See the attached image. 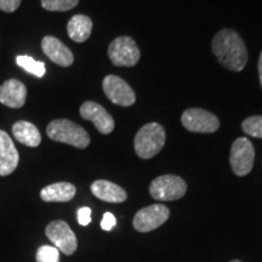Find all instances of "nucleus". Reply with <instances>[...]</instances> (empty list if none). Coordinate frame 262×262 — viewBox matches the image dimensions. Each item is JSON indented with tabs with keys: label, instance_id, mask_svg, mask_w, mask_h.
I'll return each mask as SVG.
<instances>
[{
	"label": "nucleus",
	"instance_id": "nucleus-12",
	"mask_svg": "<svg viewBox=\"0 0 262 262\" xmlns=\"http://www.w3.org/2000/svg\"><path fill=\"white\" fill-rule=\"evenodd\" d=\"M41 49L50 60L62 67H70L74 62L72 51L57 38L47 35L41 40Z\"/></svg>",
	"mask_w": 262,
	"mask_h": 262
},
{
	"label": "nucleus",
	"instance_id": "nucleus-14",
	"mask_svg": "<svg viewBox=\"0 0 262 262\" xmlns=\"http://www.w3.org/2000/svg\"><path fill=\"white\" fill-rule=\"evenodd\" d=\"M26 97H27V88L17 79H9L0 85V103L6 107H24Z\"/></svg>",
	"mask_w": 262,
	"mask_h": 262
},
{
	"label": "nucleus",
	"instance_id": "nucleus-6",
	"mask_svg": "<svg viewBox=\"0 0 262 262\" xmlns=\"http://www.w3.org/2000/svg\"><path fill=\"white\" fill-rule=\"evenodd\" d=\"M182 125L192 133L211 134L220 127L219 118L202 108H189L182 113Z\"/></svg>",
	"mask_w": 262,
	"mask_h": 262
},
{
	"label": "nucleus",
	"instance_id": "nucleus-20",
	"mask_svg": "<svg viewBox=\"0 0 262 262\" xmlns=\"http://www.w3.org/2000/svg\"><path fill=\"white\" fill-rule=\"evenodd\" d=\"M244 133L249 136L262 139V116L249 117L242 123Z\"/></svg>",
	"mask_w": 262,
	"mask_h": 262
},
{
	"label": "nucleus",
	"instance_id": "nucleus-1",
	"mask_svg": "<svg viewBox=\"0 0 262 262\" xmlns=\"http://www.w3.org/2000/svg\"><path fill=\"white\" fill-rule=\"evenodd\" d=\"M211 49L217 60L227 70L233 72L244 70L248 62V50L237 32L222 29L212 39Z\"/></svg>",
	"mask_w": 262,
	"mask_h": 262
},
{
	"label": "nucleus",
	"instance_id": "nucleus-26",
	"mask_svg": "<svg viewBox=\"0 0 262 262\" xmlns=\"http://www.w3.org/2000/svg\"><path fill=\"white\" fill-rule=\"evenodd\" d=\"M258 75H260V83L262 86V51L260 55V60H258Z\"/></svg>",
	"mask_w": 262,
	"mask_h": 262
},
{
	"label": "nucleus",
	"instance_id": "nucleus-25",
	"mask_svg": "<svg viewBox=\"0 0 262 262\" xmlns=\"http://www.w3.org/2000/svg\"><path fill=\"white\" fill-rule=\"evenodd\" d=\"M78 222L81 226H88L91 222V209L90 208H86V206H84V208H80L79 210H78Z\"/></svg>",
	"mask_w": 262,
	"mask_h": 262
},
{
	"label": "nucleus",
	"instance_id": "nucleus-23",
	"mask_svg": "<svg viewBox=\"0 0 262 262\" xmlns=\"http://www.w3.org/2000/svg\"><path fill=\"white\" fill-rule=\"evenodd\" d=\"M117 225V219L112 212H104L102 221H101V228L104 231H112Z\"/></svg>",
	"mask_w": 262,
	"mask_h": 262
},
{
	"label": "nucleus",
	"instance_id": "nucleus-24",
	"mask_svg": "<svg viewBox=\"0 0 262 262\" xmlns=\"http://www.w3.org/2000/svg\"><path fill=\"white\" fill-rule=\"evenodd\" d=\"M21 5V0H0V10L5 12H14Z\"/></svg>",
	"mask_w": 262,
	"mask_h": 262
},
{
	"label": "nucleus",
	"instance_id": "nucleus-3",
	"mask_svg": "<svg viewBox=\"0 0 262 262\" xmlns=\"http://www.w3.org/2000/svg\"><path fill=\"white\" fill-rule=\"evenodd\" d=\"M165 143V130L158 123H148L136 134L134 146L136 155L142 159H149L158 155Z\"/></svg>",
	"mask_w": 262,
	"mask_h": 262
},
{
	"label": "nucleus",
	"instance_id": "nucleus-10",
	"mask_svg": "<svg viewBox=\"0 0 262 262\" xmlns=\"http://www.w3.org/2000/svg\"><path fill=\"white\" fill-rule=\"evenodd\" d=\"M45 233H47V237L54 243L55 247L63 254L72 255L77 250V237H75L74 232L72 231L67 222L61 220L50 222L47 226Z\"/></svg>",
	"mask_w": 262,
	"mask_h": 262
},
{
	"label": "nucleus",
	"instance_id": "nucleus-21",
	"mask_svg": "<svg viewBox=\"0 0 262 262\" xmlns=\"http://www.w3.org/2000/svg\"><path fill=\"white\" fill-rule=\"evenodd\" d=\"M41 6L48 11H68L78 5L79 0H40Z\"/></svg>",
	"mask_w": 262,
	"mask_h": 262
},
{
	"label": "nucleus",
	"instance_id": "nucleus-13",
	"mask_svg": "<svg viewBox=\"0 0 262 262\" xmlns=\"http://www.w3.org/2000/svg\"><path fill=\"white\" fill-rule=\"evenodd\" d=\"M18 160V152L9 134L0 130V176H8L14 172Z\"/></svg>",
	"mask_w": 262,
	"mask_h": 262
},
{
	"label": "nucleus",
	"instance_id": "nucleus-22",
	"mask_svg": "<svg viewBox=\"0 0 262 262\" xmlns=\"http://www.w3.org/2000/svg\"><path fill=\"white\" fill-rule=\"evenodd\" d=\"M37 262H60V250L51 245H42L37 251Z\"/></svg>",
	"mask_w": 262,
	"mask_h": 262
},
{
	"label": "nucleus",
	"instance_id": "nucleus-16",
	"mask_svg": "<svg viewBox=\"0 0 262 262\" xmlns=\"http://www.w3.org/2000/svg\"><path fill=\"white\" fill-rule=\"evenodd\" d=\"M77 189L70 182H57L44 187L40 192V198L44 202H70L74 198Z\"/></svg>",
	"mask_w": 262,
	"mask_h": 262
},
{
	"label": "nucleus",
	"instance_id": "nucleus-5",
	"mask_svg": "<svg viewBox=\"0 0 262 262\" xmlns=\"http://www.w3.org/2000/svg\"><path fill=\"white\" fill-rule=\"evenodd\" d=\"M108 56L118 67H133L139 62L141 54L136 41L130 37L116 38L108 48Z\"/></svg>",
	"mask_w": 262,
	"mask_h": 262
},
{
	"label": "nucleus",
	"instance_id": "nucleus-8",
	"mask_svg": "<svg viewBox=\"0 0 262 262\" xmlns=\"http://www.w3.org/2000/svg\"><path fill=\"white\" fill-rule=\"evenodd\" d=\"M170 216V210L163 204H153L146 208L141 209L139 212H136L134 217L133 225L136 231L142 232H150L153 229L158 228Z\"/></svg>",
	"mask_w": 262,
	"mask_h": 262
},
{
	"label": "nucleus",
	"instance_id": "nucleus-18",
	"mask_svg": "<svg viewBox=\"0 0 262 262\" xmlns=\"http://www.w3.org/2000/svg\"><path fill=\"white\" fill-rule=\"evenodd\" d=\"M68 35L75 42H84L90 38L93 32V21L85 15H74L67 25Z\"/></svg>",
	"mask_w": 262,
	"mask_h": 262
},
{
	"label": "nucleus",
	"instance_id": "nucleus-4",
	"mask_svg": "<svg viewBox=\"0 0 262 262\" xmlns=\"http://www.w3.org/2000/svg\"><path fill=\"white\" fill-rule=\"evenodd\" d=\"M187 191V183L176 175H163L155 179L149 186V193L156 201H176Z\"/></svg>",
	"mask_w": 262,
	"mask_h": 262
},
{
	"label": "nucleus",
	"instance_id": "nucleus-17",
	"mask_svg": "<svg viewBox=\"0 0 262 262\" xmlns=\"http://www.w3.org/2000/svg\"><path fill=\"white\" fill-rule=\"evenodd\" d=\"M14 137L22 145L28 147H38L41 142V135L34 124L19 120L12 126Z\"/></svg>",
	"mask_w": 262,
	"mask_h": 262
},
{
	"label": "nucleus",
	"instance_id": "nucleus-11",
	"mask_svg": "<svg viewBox=\"0 0 262 262\" xmlns=\"http://www.w3.org/2000/svg\"><path fill=\"white\" fill-rule=\"evenodd\" d=\"M80 116L84 119L90 120L96 129L103 135H108L114 130V120L112 116L104 108L94 101H86L81 104Z\"/></svg>",
	"mask_w": 262,
	"mask_h": 262
},
{
	"label": "nucleus",
	"instance_id": "nucleus-9",
	"mask_svg": "<svg viewBox=\"0 0 262 262\" xmlns=\"http://www.w3.org/2000/svg\"><path fill=\"white\" fill-rule=\"evenodd\" d=\"M102 88L108 100L122 107H130L135 103L136 96L131 86L117 75H107L102 81Z\"/></svg>",
	"mask_w": 262,
	"mask_h": 262
},
{
	"label": "nucleus",
	"instance_id": "nucleus-19",
	"mask_svg": "<svg viewBox=\"0 0 262 262\" xmlns=\"http://www.w3.org/2000/svg\"><path fill=\"white\" fill-rule=\"evenodd\" d=\"M16 62L21 68H24L26 72L28 73L34 74L35 77L41 78L44 77L45 72H47V68H45V63L41 61H35L34 58L31 56H27V55H19L16 58Z\"/></svg>",
	"mask_w": 262,
	"mask_h": 262
},
{
	"label": "nucleus",
	"instance_id": "nucleus-7",
	"mask_svg": "<svg viewBox=\"0 0 262 262\" xmlns=\"http://www.w3.org/2000/svg\"><path fill=\"white\" fill-rule=\"evenodd\" d=\"M255 150L253 143L245 137H239L233 142L231 148V162L232 170L235 175L245 176L251 171L254 166Z\"/></svg>",
	"mask_w": 262,
	"mask_h": 262
},
{
	"label": "nucleus",
	"instance_id": "nucleus-27",
	"mask_svg": "<svg viewBox=\"0 0 262 262\" xmlns=\"http://www.w3.org/2000/svg\"><path fill=\"white\" fill-rule=\"evenodd\" d=\"M231 262H242V261H239V260H233V261H231Z\"/></svg>",
	"mask_w": 262,
	"mask_h": 262
},
{
	"label": "nucleus",
	"instance_id": "nucleus-15",
	"mask_svg": "<svg viewBox=\"0 0 262 262\" xmlns=\"http://www.w3.org/2000/svg\"><path fill=\"white\" fill-rule=\"evenodd\" d=\"M91 192L95 196L103 202L108 203H123L126 201V192L116 185V183L107 181V180H97L91 185Z\"/></svg>",
	"mask_w": 262,
	"mask_h": 262
},
{
	"label": "nucleus",
	"instance_id": "nucleus-2",
	"mask_svg": "<svg viewBox=\"0 0 262 262\" xmlns=\"http://www.w3.org/2000/svg\"><path fill=\"white\" fill-rule=\"evenodd\" d=\"M47 134L56 142L67 143L77 148H86L90 145V137L83 127L68 119H55L49 123Z\"/></svg>",
	"mask_w": 262,
	"mask_h": 262
}]
</instances>
